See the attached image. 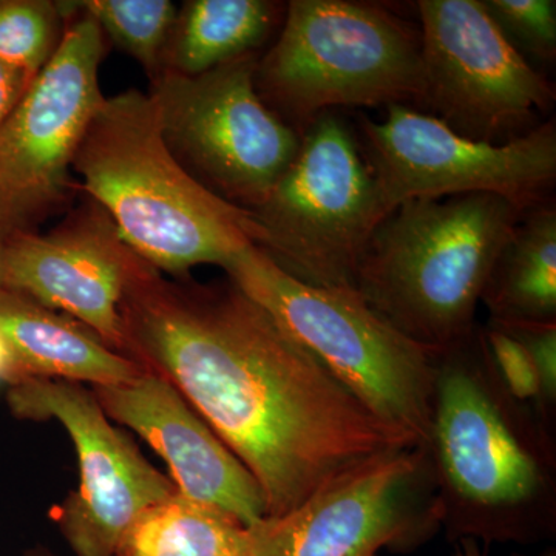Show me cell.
<instances>
[{"instance_id": "6da1fadb", "label": "cell", "mask_w": 556, "mask_h": 556, "mask_svg": "<svg viewBox=\"0 0 556 556\" xmlns=\"http://www.w3.org/2000/svg\"><path fill=\"white\" fill-rule=\"evenodd\" d=\"M119 313L124 354L206 420L257 481L266 517L371 456L415 447L230 278L167 280L137 255Z\"/></svg>"}, {"instance_id": "7a4b0ae2", "label": "cell", "mask_w": 556, "mask_h": 556, "mask_svg": "<svg viewBox=\"0 0 556 556\" xmlns=\"http://www.w3.org/2000/svg\"><path fill=\"white\" fill-rule=\"evenodd\" d=\"M453 543L556 535V430L501 382L484 327L439 348L424 445Z\"/></svg>"}, {"instance_id": "3957f363", "label": "cell", "mask_w": 556, "mask_h": 556, "mask_svg": "<svg viewBox=\"0 0 556 556\" xmlns=\"http://www.w3.org/2000/svg\"><path fill=\"white\" fill-rule=\"evenodd\" d=\"M73 170L127 247L161 274L188 278L200 265H226L265 233L249 208L204 186L172 152L152 94L105 98Z\"/></svg>"}, {"instance_id": "277c9868", "label": "cell", "mask_w": 556, "mask_h": 556, "mask_svg": "<svg viewBox=\"0 0 556 556\" xmlns=\"http://www.w3.org/2000/svg\"><path fill=\"white\" fill-rule=\"evenodd\" d=\"M522 214L490 193L405 201L369 241L357 292L409 339L447 346L477 327L486 280Z\"/></svg>"}, {"instance_id": "5b68a950", "label": "cell", "mask_w": 556, "mask_h": 556, "mask_svg": "<svg viewBox=\"0 0 556 556\" xmlns=\"http://www.w3.org/2000/svg\"><path fill=\"white\" fill-rule=\"evenodd\" d=\"M222 269L376 419L426 445L438 350L394 328L357 289L303 283L255 244Z\"/></svg>"}, {"instance_id": "8992f818", "label": "cell", "mask_w": 556, "mask_h": 556, "mask_svg": "<svg viewBox=\"0 0 556 556\" xmlns=\"http://www.w3.org/2000/svg\"><path fill=\"white\" fill-rule=\"evenodd\" d=\"M255 84L300 137L329 109L422 104L420 35L371 3L292 0Z\"/></svg>"}, {"instance_id": "52a82bcc", "label": "cell", "mask_w": 556, "mask_h": 556, "mask_svg": "<svg viewBox=\"0 0 556 556\" xmlns=\"http://www.w3.org/2000/svg\"><path fill=\"white\" fill-rule=\"evenodd\" d=\"M263 252L289 276L321 288L356 289L362 258L388 217L356 138L332 113L300 137L288 169L252 208Z\"/></svg>"}, {"instance_id": "ba28073f", "label": "cell", "mask_w": 556, "mask_h": 556, "mask_svg": "<svg viewBox=\"0 0 556 556\" xmlns=\"http://www.w3.org/2000/svg\"><path fill=\"white\" fill-rule=\"evenodd\" d=\"M72 5L53 56L0 124V241L36 232L68 200L76 153L105 97L104 33Z\"/></svg>"}, {"instance_id": "9c48e42d", "label": "cell", "mask_w": 556, "mask_h": 556, "mask_svg": "<svg viewBox=\"0 0 556 556\" xmlns=\"http://www.w3.org/2000/svg\"><path fill=\"white\" fill-rule=\"evenodd\" d=\"M254 54L199 76L161 72L150 90L167 144L219 197L255 208L288 169L300 135L260 97Z\"/></svg>"}, {"instance_id": "30bf717a", "label": "cell", "mask_w": 556, "mask_h": 556, "mask_svg": "<svg viewBox=\"0 0 556 556\" xmlns=\"http://www.w3.org/2000/svg\"><path fill=\"white\" fill-rule=\"evenodd\" d=\"M367 160L390 215L409 200L490 193L522 212L546 203L556 179V123L507 142L463 137L437 116L390 105L383 121L362 118Z\"/></svg>"}, {"instance_id": "8fae6325", "label": "cell", "mask_w": 556, "mask_h": 556, "mask_svg": "<svg viewBox=\"0 0 556 556\" xmlns=\"http://www.w3.org/2000/svg\"><path fill=\"white\" fill-rule=\"evenodd\" d=\"M255 556H378L416 551L441 530L422 447L371 456L280 517L248 527Z\"/></svg>"}, {"instance_id": "7c38bea8", "label": "cell", "mask_w": 556, "mask_h": 556, "mask_svg": "<svg viewBox=\"0 0 556 556\" xmlns=\"http://www.w3.org/2000/svg\"><path fill=\"white\" fill-rule=\"evenodd\" d=\"M424 102L450 129L497 144L527 134L555 89L497 28L482 0H419Z\"/></svg>"}, {"instance_id": "4fadbf2b", "label": "cell", "mask_w": 556, "mask_h": 556, "mask_svg": "<svg viewBox=\"0 0 556 556\" xmlns=\"http://www.w3.org/2000/svg\"><path fill=\"white\" fill-rule=\"evenodd\" d=\"M11 415L56 420L79 463V486L51 511L75 556H115L121 536L149 507L178 492L134 439L113 426L93 391L64 380L25 379L10 386Z\"/></svg>"}, {"instance_id": "5bb4252c", "label": "cell", "mask_w": 556, "mask_h": 556, "mask_svg": "<svg viewBox=\"0 0 556 556\" xmlns=\"http://www.w3.org/2000/svg\"><path fill=\"white\" fill-rule=\"evenodd\" d=\"M3 244L7 289L76 318L124 354L119 305L137 254L98 204L49 233H20Z\"/></svg>"}, {"instance_id": "9a60e30c", "label": "cell", "mask_w": 556, "mask_h": 556, "mask_svg": "<svg viewBox=\"0 0 556 556\" xmlns=\"http://www.w3.org/2000/svg\"><path fill=\"white\" fill-rule=\"evenodd\" d=\"M91 391L110 420L137 431L166 460L181 495L247 527L266 517L257 481L169 380L144 369L130 382Z\"/></svg>"}, {"instance_id": "2e32d148", "label": "cell", "mask_w": 556, "mask_h": 556, "mask_svg": "<svg viewBox=\"0 0 556 556\" xmlns=\"http://www.w3.org/2000/svg\"><path fill=\"white\" fill-rule=\"evenodd\" d=\"M0 332L13 354L14 383L50 379L118 386L137 379L146 369L76 318L7 288L0 289Z\"/></svg>"}, {"instance_id": "e0dca14e", "label": "cell", "mask_w": 556, "mask_h": 556, "mask_svg": "<svg viewBox=\"0 0 556 556\" xmlns=\"http://www.w3.org/2000/svg\"><path fill=\"white\" fill-rule=\"evenodd\" d=\"M492 324H556V208L543 203L521 215L482 292Z\"/></svg>"}, {"instance_id": "ac0fdd59", "label": "cell", "mask_w": 556, "mask_h": 556, "mask_svg": "<svg viewBox=\"0 0 556 556\" xmlns=\"http://www.w3.org/2000/svg\"><path fill=\"white\" fill-rule=\"evenodd\" d=\"M278 5L268 0H190L177 14L161 72L199 76L254 54L268 38Z\"/></svg>"}, {"instance_id": "d6986e66", "label": "cell", "mask_w": 556, "mask_h": 556, "mask_svg": "<svg viewBox=\"0 0 556 556\" xmlns=\"http://www.w3.org/2000/svg\"><path fill=\"white\" fill-rule=\"evenodd\" d=\"M115 556L255 555L251 533L239 519L177 492L131 522Z\"/></svg>"}, {"instance_id": "ffe728a7", "label": "cell", "mask_w": 556, "mask_h": 556, "mask_svg": "<svg viewBox=\"0 0 556 556\" xmlns=\"http://www.w3.org/2000/svg\"><path fill=\"white\" fill-rule=\"evenodd\" d=\"M104 36L127 51L156 78L177 9L169 0H86L75 2Z\"/></svg>"}, {"instance_id": "44dd1931", "label": "cell", "mask_w": 556, "mask_h": 556, "mask_svg": "<svg viewBox=\"0 0 556 556\" xmlns=\"http://www.w3.org/2000/svg\"><path fill=\"white\" fill-rule=\"evenodd\" d=\"M68 14L70 2L0 0V62L35 79L60 46Z\"/></svg>"}, {"instance_id": "7402d4cb", "label": "cell", "mask_w": 556, "mask_h": 556, "mask_svg": "<svg viewBox=\"0 0 556 556\" xmlns=\"http://www.w3.org/2000/svg\"><path fill=\"white\" fill-rule=\"evenodd\" d=\"M486 13L508 42L526 58L554 62L556 58L555 0H482Z\"/></svg>"}, {"instance_id": "603a6c76", "label": "cell", "mask_w": 556, "mask_h": 556, "mask_svg": "<svg viewBox=\"0 0 556 556\" xmlns=\"http://www.w3.org/2000/svg\"><path fill=\"white\" fill-rule=\"evenodd\" d=\"M484 336L493 367L508 393L535 409L538 416L556 430V416L548 412L536 369L525 348L492 325L484 327Z\"/></svg>"}, {"instance_id": "cb8c5ba5", "label": "cell", "mask_w": 556, "mask_h": 556, "mask_svg": "<svg viewBox=\"0 0 556 556\" xmlns=\"http://www.w3.org/2000/svg\"><path fill=\"white\" fill-rule=\"evenodd\" d=\"M489 325L506 332L525 348L536 369L548 412L556 416V324L501 325L489 321Z\"/></svg>"}, {"instance_id": "d4e9b609", "label": "cell", "mask_w": 556, "mask_h": 556, "mask_svg": "<svg viewBox=\"0 0 556 556\" xmlns=\"http://www.w3.org/2000/svg\"><path fill=\"white\" fill-rule=\"evenodd\" d=\"M30 83L20 70L0 62V124L9 118Z\"/></svg>"}, {"instance_id": "484cf974", "label": "cell", "mask_w": 556, "mask_h": 556, "mask_svg": "<svg viewBox=\"0 0 556 556\" xmlns=\"http://www.w3.org/2000/svg\"><path fill=\"white\" fill-rule=\"evenodd\" d=\"M13 386L16 382V369H14L13 354L2 332H0V383Z\"/></svg>"}, {"instance_id": "4316f807", "label": "cell", "mask_w": 556, "mask_h": 556, "mask_svg": "<svg viewBox=\"0 0 556 556\" xmlns=\"http://www.w3.org/2000/svg\"><path fill=\"white\" fill-rule=\"evenodd\" d=\"M453 556H486V547H481L475 540L457 541Z\"/></svg>"}, {"instance_id": "83f0119b", "label": "cell", "mask_w": 556, "mask_h": 556, "mask_svg": "<svg viewBox=\"0 0 556 556\" xmlns=\"http://www.w3.org/2000/svg\"><path fill=\"white\" fill-rule=\"evenodd\" d=\"M5 288V244L0 241V289Z\"/></svg>"}, {"instance_id": "f1b7e54d", "label": "cell", "mask_w": 556, "mask_h": 556, "mask_svg": "<svg viewBox=\"0 0 556 556\" xmlns=\"http://www.w3.org/2000/svg\"><path fill=\"white\" fill-rule=\"evenodd\" d=\"M24 556H56L53 552L50 551L49 547L38 546L31 547L30 551L25 552Z\"/></svg>"}, {"instance_id": "f546056e", "label": "cell", "mask_w": 556, "mask_h": 556, "mask_svg": "<svg viewBox=\"0 0 556 556\" xmlns=\"http://www.w3.org/2000/svg\"><path fill=\"white\" fill-rule=\"evenodd\" d=\"M511 556H529V555H521V554H515ZM538 556H556L555 548H552V551H546L544 554L538 555Z\"/></svg>"}]
</instances>
